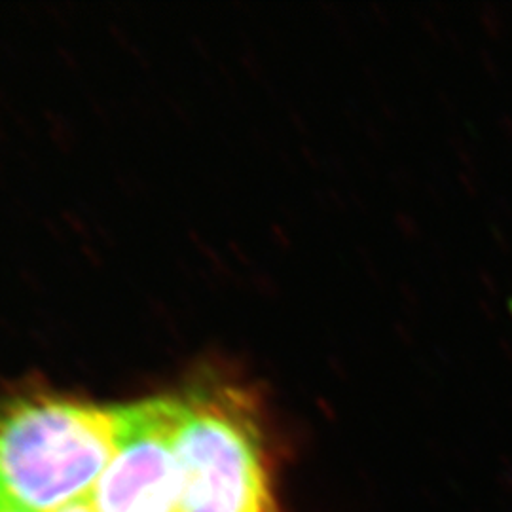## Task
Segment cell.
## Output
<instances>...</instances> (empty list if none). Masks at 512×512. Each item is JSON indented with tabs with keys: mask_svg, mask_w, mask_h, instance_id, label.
Returning <instances> with one entry per match:
<instances>
[{
	"mask_svg": "<svg viewBox=\"0 0 512 512\" xmlns=\"http://www.w3.org/2000/svg\"><path fill=\"white\" fill-rule=\"evenodd\" d=\"M116 431L118 406L50 391L0 397V512H57L86 497Z\"/></svg>",
	"mask_w": 512,
	"mask_h": 512,
	"instance_id": "obj_1",
	"label": "cell"
},
{
	"mask_svg": "<svg viewBox=\"0 0 512 512\" xmlns=\"http://www.w3.org/2000/svg\"><path fill=\"white\" fill-rule=\"evenodd\" d=\"M179 397V512H279L264 408L251 385L207 372Z\"/></svg>",
	"mask_w": 512,
	"mask_h": 512,
	"instance_id": "obj_2",
	"label": "cell"
},
{
	"mask_svg": "<svg viewBox=\"0 0 512 512\" xmlns=\"http://www.w3.org/2000/svg\"><path fill=\"white\" fill-rule=\"evenodd\" d=\"M179 425V391L118 406L116 452L88 494L95 512L181 511Z\"/></svg>",
	"mask_w": 512,
	"mask_h": 512,
	"instance_id": "obj_3",
	"label": "cell"
},
{
	"mask_svg": "<svg viewBox=\"0 0 512 512\" xmlns=\"http://www.w3.org/2000/svg\"><path fill=\"white\" fill-rule=\"evenodd\" d=\"M57 512H95V509H93L92 503H90V499H88V495H86V497L74 501L71 505H67V507H63L61 511Z\"/></svg>",
	"mask_w": 512,
	"mask_h": 512,
	"instance_id": "obj_4",
	"label": "cell"
},
{
	"mask_svg": "<svg viewBox=\"0 0 512 512\" xmlns=\"http://www.w3.org/2000/svg\"><path fill=\"white\" fill-rule=\"evenodd\" d=\"M511 313H512V302H511Z\"/></svg>",
	"mask_w": 512,
	"mask_h": 512,
	"instance_id": "obj_5",
	"label": "cell"
}]
</instances>
